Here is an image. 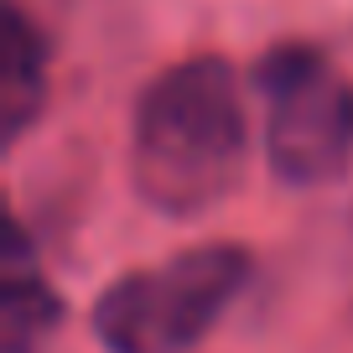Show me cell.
I'll return each mask as SVG.
<instances>
[{"label":"cell","mask_w":353,"mask_h":353,"mask_svg":"<svg viewBox=\"0 0 353 353\" xmlns=\"http://www.w3.org/2000/svg\"><path fill=\"white\" fill-rule=\"evenodd\" d=\"M42 99H47V42L11 0L0 16V130H6V141H16L42 114Z\"/></svg>","instance_id":"4"},{"label":"cell","mask_w":353,"mask_h":353,"mask_svg":"<svg viewBox=\"0 0 353 353\" xmlns=\"http://www.w3.org/2000/svg\"><path fill=\"white\" fill-rule=\"evenodd\" d=\"M265 99V151L281 182L317 188L348 166L353 88L317 47H276L254 73Z\"/></svg>","instance_id":"3"},{"label":"cell","mask_w":353,"mask_h":353,"mask_svg":"<svg viewBox=\"0 0 353 353\" xmlns=\"http://www.w3.org/2000/svg\"><path fill=\"white\" fill-rule=\"evenodd\" d=\"M63 322V301L26 254L21 229L6 244V291H0V353H37Z\"/></svg>","instance_id":"5"},{"label":"cell","mask_w":353,"mask_h":353,"mask_svg":"<svg viewBox=\"0 0 353 353\" xmlns=\"http://www.w3.org/2000/svg\"><path fill=\"white\" fill-rule=\"evenodd\" d=\"M250 161L244 88L223 57H188L151 78L130 125L135 192L166 219L208 213L239 188Z\"/></svg>","instance_id":"1"},{"label":"cell","mask_w":353,"mask_h":353,"mask_svg":"<svg viewBox=\"0 0 353 353\" xmlns=\"http://www.w3.org/2000/svg\"><path fill=\"white\" fill-rule=\"evenodd\" d=\"M254 260L244 244H198L114 281L94 301L104 353H188L244 291Z\"/></svg>","instance_id":"2"}]
</instances>
